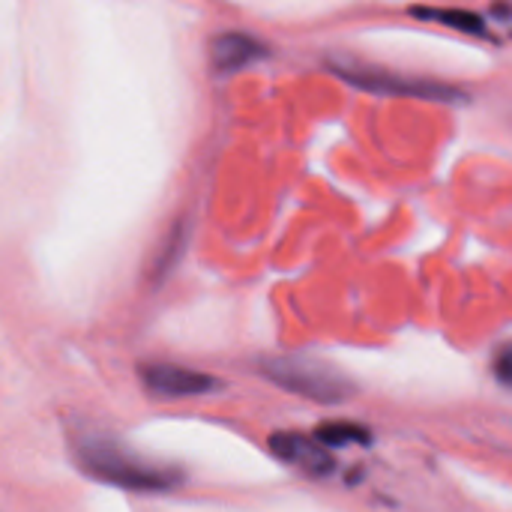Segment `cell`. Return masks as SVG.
Instances as JSON below:
<instances>
[{"mask_svg": "<svg viewBox=\"0 0 512 512\" xmlns=\"http://www.w3.org/2000/svg\"><path fill=\"white\" fill-rule=\"evenodd\" d=\"M75 459H78V468L90 474L93 480L120 486L126 492H174L183 483L180 468L150 462L132 453L126 444L99 432L75 438Z\"/></svg>", "mask_w": 512, "mask_h": 512, "instance_id": "1", "label": "cell"}, {"mask_svg": "<svg viewBox=\"0 0 512 512\" xmlns=\"http://www.w3.org/2000/svg\"><path fill=\"white\" fill-rule=\"evenodd\" d=\"M258 372L273 381L276 387L294 393V396H303V399H312V402H321V405H336V402H345L351 399L354 393V384L336 372L333 366L321 363V360H312V357H300V354H282V357H264L258 363Z\"/></svg>", "mask_w": 512, "mask_h": 512, "instance_id": "2", "label": "cell"}, {"mask_svg": "<svg viewBox=\"0 0 512 512\" xmlns=\"http://www.w3.org/2000/svg\"><path fill=\"white\" fill-rule=\"evenodd\" d=\"M333 72L342 75L348 84L354 87H363L369 93H393V96H420V99H444V102H453L459 99L462 93L450 84H441V81H426V78H405V75H396V72H387V69H378V66H363V63H342V60H333Z\"/></svg>", "mask_w": 512, "mask_h": 512, "instance_id": "3", "label": "cell"}, {"mask_svg": "<svg viewBox=\"0 0 512 512\" xmlns=\"http://www.w3.org/2000/svg\"><path fill=\"white\" fill-rule=\"evenodd\" d=\"M141 381L150 396L159 399H195L219 390V381L213 375L177 363H147L141 366Z\"/></svg>", "mask_w": 512, "mask_h": 512, "instance_id": "4", "label": "cell"}, {"mask_svg": "<svg viewBox=\"0 0 512 512\" xmlns=\"http://www.w3.org/2000/svg\"><path fill=\"white\" fill-rule=\"evenodd\" d=\"M270 447L282 462H288L312 477H327L336 471V459H333L330 447L321 444L315 435L309 438V435H297V432H288V435L279 432L270 438Z\"/></svg>", "mask_w": 512, "mask_h": 512, "instance_id": "5", "label": "cell"}, {"mask_svg": "<svg viewBox=\"0 0 512 512\" xmlns=\"http://www.w3.org/2000/svg\"><path fill=\"white\" fill-rule=\"evenodd\" d=\"M213 69L216 72H237L246 69L258 60H264L270 54L267 42L249 36V33H222L213 39Z\"/></svg>", "mask_w": 512, "mask_h": 512, "instance_id": "6", "label": "cell"}, {"mask_svg": "<svg viewBox=\"0 0 512 512\" xmlns=\"http://www.w3.org/2000/svg\"><path fill=\"white\" fill-rule=\"evenodd\" d=\"M411 12L417 18H426V21H435V24H447V27H456L462 33L486 36V18L477 15V12H465V9H423V6H414Z\"/></svg>", "mask_w": 512, "mask_h": 512, "instance_id": "7", "label": "cell"}, {"mask_svg": "<svg viewBox=\"0 0 512 512\" xmlns=\"http://www.w3.org/2000/svg\"><path fill=\"white\" fill-rule=\"evenodd\" d=\"M315 438L327 447H348V444H369V432L354 423H327L315 432Z\"/></svg>", "mask_w": 512, "mask_h": 512, "instance_id": "8", "label": "cell"}, {"mask_svg": "<svg viewBox=\"0 0 512 512\" xmlns=\"http://www.w3.org/2000/svg\"><path fill=\"white\" fill-rule=\"evenodd\" d=\"M492 375L501 387L512 390V342L498 345V351L492 357Z\"/></svg>", "mask_w": 512, "mask_h": 512, "instance_id": "9", "label": "cell"}]
</instances>
